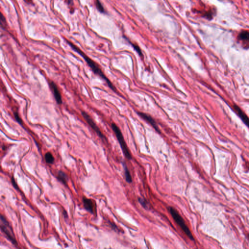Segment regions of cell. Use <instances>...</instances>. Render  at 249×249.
I'll return each instance as SVG.
<instances>
[{"instance_id":"1","label":"cell","mask_w":249,"mask_h":249,"mask_svg":"<svg viewBox=\"0 0 249 249\" xmlns=\"http://www.w3.org/2000/svg\"><path fill=\"white\" fill-rule=\"evenodd\" d=\"M66 41L67 42L69 45H70V47L72 48L77 53L81 56L85 61H86L87 64L91 68V69L92 70V72L96 75L98 76L101 78L102 79H103L107 83L108 86L113 91H116V88L114 86L112 82L109 81L108 78H107L105 75L104 73L102 71L101 68L99 67V65L96 64L95 61H94L92 59H91L90 58L87 56L82 51L79 49V48L76 45H75L74 44H72L71 42H70L68 40H66Z\"/></svg>"},{"instance_id":"2","label":"cell","mask_w":249,"mask_h":249,"mask_svg":"<svg viewBox=\"0 0 249 249\" xmlns=\"http://www.w3.org/2000/svg\"><path fill=\"white\" fill-rule=\"evenodd\" d=\"M168 210L169 212L170 213L171 216H172L173 219H174V220H175V222H176L178 225L181 227L182 230L185 233V235L189 238L190 240L194 241L195 239L192 234L191 233L190 229L186 225L185 220L180 215L179 213L178 212V211L172 207H169L168 208Z\"/></svg>"},{"instance_id":"3","label":"cell","mask_w":249,"mask_h":249,"mask_svg":"<svg viewBox=\"0 0 249 249\" xmlns=\"http://www.w3.org/2000/svg\"><path fill=\"white\" fill-rule=\"evenodd\" d=\"M1 230L5 235V236L12 244L17 246V241L12 229V226L7 220L5 216L1 214Z\"/></svg>"},{"instance_id":"4","label":"cell","mask_w":249,"mask_h":249,"mask_svg":"<svg viewBox=\"0 0 249 249\" xmlns=\"http://www.w3.org/2000/svg\"><path fill=\"white\" fill-rule=\"evenodd\" d=\"M112 128L113 132H115L116 138L117 139L119 143L120 144V146H121L122 150L123 153L124 154L126 158L128 159V160H129L132 159V155H131L129 149H128L127 144H126V143L125 141L124 136L123 135L121 131L120 130V128H119L118 126L115 123L112 124Z\"/></svg>"},{"instance_id":"5","label":"cell","mask_w":249,"mask_h":249,"mask_svg":"<svg viewBox=\"0 0 249 249\" xmlns=\"http://www.w3.org/2000/svg\"><path fill=\"white\" fill-rule=\"evenodd\" d=\"M82 116L84 119L87 122L89 125L90 126L91 128L96 132L98 136L100 137V138L103 140H106V138L100 129L98 128L95 122L94 121L93 119L91 117V116L85 112L82 111L81 112Z\"/></svg>"},{"instance_id":"6","label":"cell","mask_w":249,"mask_h":249,"mask_svg":"<svg viewBox=\"0 0 249 249\" xmlns=\"http://www.w3.org/2000/svg\"><path fill=\"white\" fill-rule=\"evenodd\" d=\"M49 86H50L51 90L52 91L57 103L58 105L62 104V96H61V95L58 86H57V85L53 81H51L49 82Z\"/></svg>"},{"instance_id":"7","label":"cell","mask_w":249,"mask_h":249,"mask_svg":"<svg viewBox=\"0 0 249 249\" xmlns=\"http://www.w3.org/2000/svg\"><path fill=\"white\" fill-rule=\"evenodd\" d=\"M138 115L141 118H142L146 121L149 123L150 125L154 128L156 132H158V133H161L158 126L157 123L153 117H152L151 116L149 115H148L146 113H144V112H139Z\"/></svg>"},{"instance_id":"8","label":"cell","mask_w":249,"mask_h":249,"mask_svg":"<svg viewBox=\"0 0 249 249\" xmlns=\"http://www.w3.org/2000/svg\"><path fill=\"white\" fill-rule=\"evenodd\" d=\"M82 201L83 206L86 211L90 213L94 214L95 210V203L94 202V200L86 197H83Z\"/></svg>"},{"instance_id":"9","label":"cell","mask_w":249,"mask_h":249,"mask_svg":"<svg viewBox=\"0 0 249 249\" xmlns=\"http://www.w3.org/2000/svg\"><path fill=\"white\" fill-rule=\"evenodd\" d=\"M234 109L243 121L244 122V123L249 128V118L248 116H247L246 114H245L237 106L235 105L234 106Z\"/></svg>"},{"instance_id":"10","label":"cell","mask_w":249,"mask_h":249,"mask_svg":"<svg viewBox=\"0 0 249 249\" xmlns=\"http://www.w3.org/2000/svg\"><path fill=\"white\" fill-rule=\"evenodd\" d=\"M57 178H58V181L61 182V183H63L64 185H66L67 184L68 178L67 175H66V173L64 172V171H59L58 172Z\"/></svg>"},{"instance_id":"11","label":"cell","mask_w":249,"mask_h":249,"mask_svg":"<svg viewBox=\"0 0 249 249\" xmlns=\"http://www.w3.org/2000/svg\"><path fill=\"white\" fill-rule=\"evenodd\" d=\"M239 38L243 42H249V31L241 32L239 35Z\"/></svg>"},{"instance_id":"12","label":"cell","mask_w":249,"mask_h":249,"mask_svg":"<svg viewBox=\"0 0 249 249\" xmlns=\"http://www.w3.org/2000/svg\"><path fill=\"white\" fill-rule=\"evenodd\" d=\"M123 165L124 171H125V175L126 181L128 182V183H131L132 182V176H131V173L129 172V170L128 169L127 166L126 165L125 163H123Z\"/></svg>"},{"instance_id":"13","label":"cell","mask_w":249,"mask_h":249,"mask_svg":"<svg viewBox=\"0 0 249 249\" xmlns=\"http://www.w3.org/2000/svg\"><path fill=\"white\" fill-rule=\"evenodd\" d=\"M45 160L46 162L48 164H53L54 163L55 159L53 155L50 152H47L45 154Z\"/></svg>"},{"instance_id":"14","label":"cell","mask_w":249,"mask_h":249,"mask_svg":"<svg viewBox=\"0 0 249 249\" xmlns=\"http://www.w3.org/2000/svg\"><path fill=\"white\" fill-rule=\"evenodd\" d=\"M139 202L141 204V205L144 207V208L146 210L150 209V205L149 202L143 198H139L138 199Z\"/></svg>"},{"instance_id":"15","label":"cell","mask_w":249,"mask_h":249,"mask_svg":"<svg viewBox=\"0 0 249 249\" xmlns=\"http://www.w3.org/2000/svg\"><path fill=\"white\" fill-rule=\"evenodd\" d=\"M95 4H96V7H97L98 10L100 12H104V9L103 8V6L101 4V3H100L99 0H96Z\"/></svg>"},{"instance_id":"16","label":"cell","mask_w":249,"mask_h":249,"mask_svg":"<svg viewBox=\"0 0 249 249\" xmlns=\"http://www.w3.org/2000/svg\"><path fill=\"white\" fill-rule=\"evenodd\" d=\"M14 116L15 118L16 119L17 122L20 125H22V124H23V121L21 120V118H20L19 115H18V113L17 112L15 111V112H14Z\"/></svg>"},{"instance_id":"17","label":"cell","mask_w":249,"mask_h":249,"mask_svg":"<svg viewBox=\"0 0 249 249\" xmlns=\"http://www.w3.org/2000/svg\"><path fill=\"white\" fill-rule=\"evenodd\" d=\"M132 46H133V47L134 48L135 50H136V51L138 52L139 55L140 56H143L142 53L141 52V50L140 49V48L138 46H137V45H135V44H132Z\"/></svg>"},{"instance_id":"18","label":"cell","mask_w":249,"mask_h":249,"mask_svg":"<svg viewBox=\"0 0 249 249\" xmlns=\"http://www.w3.org/2000/svg\"><path fill=\"white\" fill-rule=\"evenodd\" d=\"M65 2L67 3V4L70 6V7H72V5H74V3H73V0H65Z\"/></svg>"},{"instance_id":"19","label":"cell","mask_w":249,"mask_h":249,"mask_svg":"<svg viewBox=\"0 0 249 249\" xmlns=\"http://www.w3.org/2000/svg\"><path fill=\"white\" fill-rule=\"evenodd\" d=\"M247 237H248V240L249 241V234H248V236H247Z\"/></svg>"}]
</instances>
